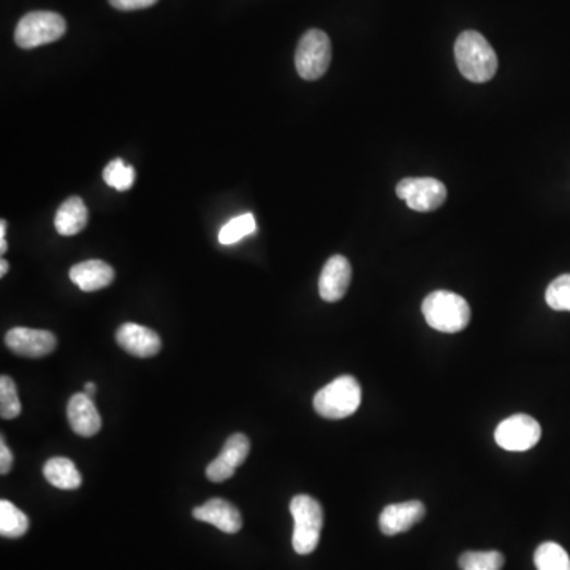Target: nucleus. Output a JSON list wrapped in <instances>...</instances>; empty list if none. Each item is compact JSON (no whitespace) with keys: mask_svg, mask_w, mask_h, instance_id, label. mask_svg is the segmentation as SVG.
I'll list each match as a JSON object with an SVG mask.
<instances>
[{"mask_svg":"<svg viewBox=\"0 0 570 570\" xmlns=\"http://www.w3.org/2000/svg\"><path fill=\"white\" fill-rule=\"evenodd\" d=\"M455 59L461 75L472 83H487L498 70V56L479 32L466 31L456 38Z\"/></svg>","mask_w":570,"mask_h":570,"instance_id":"obj_1","label":"nucleus"},{"mask_svg":"<svg viewBox=\"0 0 570 570\" xmlns=\"http://www.w3.org/2000/svg\"><path fill=\"white\" fill-rule=\"evenodd\" d=\"M426 323L442 333H458L468 327L471 308L460 295L447 290H436L422 304Z\"/></svg>","mask_w":570,"mask_h":570,"instance_id":"obj_2","label":"nucleus"},{"mask_svg":"<svg viewBox=\"0 0 570 570\" xmlns=\"http://www.w3.org/2000/svg\"><path fill=\"white\" fill-rule=\"evenodd\" d=\"M361 404V387L352 376H341L314 396L317 414L330 420H341L358 411Z\"/></svg>","mask_w":570,"mask_h":570,"instance_id":"obj_3","label":"nucleus"},{"mask_svg":"<svg viewBox=\"0 0 570 570\" xmlns=\"http://www.w3.org/2000/svg\"><path fill=\"white\" fill-rule=\"evenodd\" d=\"M290 513L295 521L293 550L298 555H309L319 545L323 528L322 506L308 494H298L290 502Z\"/></svg>","mask_w":570,"mask_h":570,"instance_id":"obj_4","label":"nucleus"},{"mask_svg":"<svg viewBox=\"0 0 570 570\" xmlns=\"http://www.w3.org/2000/svg\"><path fill=\"white\" fill-rule=\"evenodd\" d=\"M67 23L54 12H31L21 18L15 31V42L23 50L57 42L64 37Z\"/></svg>","mask_w":570,"mask_h":570,"instance_id":"obj_5","label":"nucleus"},{"mask_svg":"<svg viewBox=\"0 0 570 570\" xmlns=\"http://www.w3.org/2000/svg\"><path fill=\"white\" fill-rule=\"evenodd\" d=\"M331 62V42L325 32L311 29L301 37L295 53V67L303 80L314 81L327 73Z\"/></svg>","mask_w":570,"mask_h":570,"instance_id":"obj_6","label":"nucleus"},{"mask_svg":"<svg viewBox=\"0 0 570 570\" xmlns=\"http://www.w3.org/2000/svg\"><path fill=\"white\" fill-rule=\"evenodd\" d=\"M542 437V428L536 418L525 414L512 415L499 423L494 439L501 449L509 452H526L536 447Z\"/></svg>","mask_w":570,"mask_h":570,"instance_id":"obj_7","label":"nucleus"},{"mask_svg":"<svg viewBox=\"0 0 570 570\" xmlns=\"http://www.w3.org/2000/svg\"><path fill=\"white\" fill-rule=\"evenodd\" d=\"M396 195L417 213H430L444 205L447 189L439 179L406 178L396 186Z\"/></svg>","mask_w":570,"mask_h":570,"instance_id":"obj_8","label":"nucleus"},{"mask_svg":"<svg viewBox=\"0 0 570 570\" xmlns=\"http://www.w3.org/2000/svg\"><path fill=\"white\" fill-rule=\"evenodd\" d=\"M5 344L13 354L27 358H42L56 349L57 339L51 331L16 327L5 335Z\"/></svg>","mask_w":570,"mask_h":570,"instance_id":"obj_9","label":"nucleus"},{"mask_svg":"<svg viewBox=\"0 0 570 570\" xmlns=\"http://www.w3.org/2000/svg\"><path fill=\"white\" fill-rule=\"evenodd\" d=\"M251 452V442L244 434L236 433L228 437L221 455L206 468V477L211 482L221 483L235 474L236 468L246 461Z\"/></svg>","mask_w":570,"mask_h":570,"instance_id":"obj_10","label":"nucleus"},{"mask_svg":"<svg viewBox=\"0 0 570 570\" xmlns=\"http://www.w3.org/2000/svg\"><path fill=\"white\" fill-rule=\"evenodd\" d=\"M352 281V266L342 255H333L323 266L319 279L320 298L327 303H336L346 295Z\"/></svg>","mask_w":570,"mask_h":570,"instance_id":"obj_11","label":"nucleus"},{"mask_svg":"<svg viewBox=\"0 0 570 570\" xmlns=\"http://www.w3.org/2000/svg\"><path fill=\"white\" fill-rule=\"evenodd\" d=\"M119 347L127 354L138 358H149L159 354L162 341L156 331L138 323H124L116 333Z\"/></svg>","mask_w":570,"mask_h":570,"instance_id":"obj_12","label":"nucleus"},{"mask_svg":"<svg viewBox=\"0 0 570 570\" xmlns=\"http://www.w3.org/2000/svg\"><path fill=\"white\" fill-rule=\"evenodd\" d=\"M423 502L407 501L385 507L380 513L379 528L385 536H396L409 531L412 526L425 517Z\"/></svg>","mask_w":570,"mask_h":570,"instance_id":"obj_13","label":"nucleus"},{"mask_svg":"<svg viewBox=\"0 0 570 570\" xmlns=\"http://www.w3.org/2000/svg\"><path fill=\"white\" fill-rule=\"evenodd\" d=\"M194 518L216 526L225 534H236L243 526L240 510L225 499H209L203 506L195 507Z\"/></svg>","mask_w":570,"mask_h":570,"instance_id":"obj_14","label":"nucleus"},{"mask_svg":"<svg viewBox=\"0 0 570 570\" xmlns=\"http://www.w3.org/2000/svg\"><path fill=\"white\" fill-rule=\"evenodd\" d=\"M67 418L70 426L78 436L92 437L102 428V418L95 407L91 396L86 393H76L70 398L67 406Z\"/></svg>","mask_w":570,"mask_h":570,"instance_id":"obj_15","label":"nucleus"},{"mask_svg":"<svg viewBox=\"0 0 570 570\" xmlns=\"http://www.w3.org/2000/svg\"><path fill=\"white\" fill-rule=\"evenodd\" d=\"M69 276L70 281L78 285L83 292H97L114 281V270L102 260H88L76 263Z\"/></svg>","mask_w":570,"mask_h":570,"instance_id":"obj_16","label":"nucleus"},{"mask_svg":"<svg viewBox=\"0 0 570 570\" xmlns=\"http://www.w3.org/2000/svg\"><path fill=\"white\" fill-rule=\"evenodd\" d=\"M88 208L80 197H70L57 209L54 227L62 236H73L83 232L88 225Z\"/></svg>","mask_w":570,"mask_h":570,"instance_id":"obj_17","label":"nucleus"},{"mask_svg":"<svg viewBox=\"0 0 570 570\" xmlns=\"http://www.w3.org/2000/svg\"><path fill=\"white\" fill-rule=\"evenodd\" d=\"M43 474H45L46 480L59 490H76L83 482L75 463L69 458H62V456H56V458L46 461L45 466H43Z\"/></svg>","mask_w":570,"mask_h":570,"instance_id":"obj_18","label":"nucleus"},{"mask_svg":"<svg viewBox=\"0 0 570 570\" xmlns=\"http://www.w3.org/2000/svg\"><path fill=\"white\" fill-rule=\"evenodd\" d=\"M29 529V518L23 510H19L15 504L2 499L0 501V534L8 539L23 537Z\"/></svg>","mask_w":570,"mask_h":570,"instance_id":"obj_19","label":"nucleus"},{"mask_svg":"<svg viewBox=\"0 0 570 570\" xmlns=\"http://www.w3.org/2000/svg\"><path fill=\"white\" fill-rule=\"evenodd\" d=\"M537 570H570V558L567 551L556 542L539 545L534 553Z\"/></svg>","mask_w":570,"mask_h":570,"instance_id":"obj_20","label":"nucleus"},{"mask_svg":"<svg viewBox=\"0 0 570 570\" xmlns=\"http://www.w3.org/2000/svg\"><path fill=\"white\" fill-rule=\"evenodd\" d=\"M458 563L461 570H501L504 567V555L496 550L466 551Z\"/></svg>","mask_w":570,"mask_h":570,"instance_id":"obj_21","label":"nucleus"},{"mask_svg":"<svg viewBox=\"0 0 570 570\" xmlns=\"http://www.w3.org/2000/svg\"><path fill=\"white\" fill-rule=\"evenodd\" d=\"M255 230H257V224H255L254 216L251 213L241 214L222 227L219 241L225 246H230V244L243 240L244 236L252 235Z\"/></svg>","mask_w":570,"mask_h":570,"instance_id":"obj_22","label":"nucleus"},{"mask_svg":"<svg viewBox=\"0 0 570 570\" xmlns=\"http://www.w3.org/2000/svg\"><path fill=\"white\" fill-rule=\"evenodd\" d=\"M103 181L113 189L129 190L135 183V170L124 164V160L114 159L103 170Z\"/></svg>","mask_w":570,"mask_h":570,"instance_id":"obj_23","label":"nucleus"},{"mask_svg":"<svg viewBox=\"0 0 570 570\" xmlns=\"http://www.w3.org/2000/svg\"><path fill=\"white\" fill-rule=\"evenodd\" d=\"M21 414L18 390L12 377H0V415L4 420H13Z\"/></svg>","mask_w":570,"mask_h":570,"instance_id":"obj_24","label":"nucleus"},{"mask_svg":"<svg viewBox=\"0 0 570 570\" xmlns=\"http://www.w3.org/2000/svg\"><path fill=\"white\" fill-rule=\"evenodd\" d=\"M545 301L555 311L570 312V274H563L548 285Z\"/></svg>","mask_w":570,"mask_h":570,"instance_id":"obj_25","label":"nucleus"},{"mask_svg":"<svg viewBox=\"0 0 570 570\" xmlns=\"http://www.w3.org/2000/svg\"><path fill=\"white\" fill-rule=\"evenodd\" d=\"M159 0H110L116 10L121 12H133V10H141V8H149L157 4Z\"/></svg>","mask_w":570,"mask_h":570,"instance_id":"obj_26","label":"nucleus"},{"mask_svg":"<svg viewBox=\"0 0 570 570\" xmlns=\"http://www.w3.org/2000/svg\"><path fill=\"white\" fill-rule=\"evenodd\" d=\"M13 453L8 449L4 439L0 441V474L5 475L12 471Z\"/></svg>","mask_w":570,"mask_h":570,"instance_id":"obj_27","label":"nucleus"},{"mask_svg":"<svg viewBox=\"0 0 570 570\" xmlns=\"http://www.w3.org/2000/svg\"><path fill=\"white\" fill-rule=\"evenodd\" d=\"M95 392H97V385L92 384V382H88V384H86V387H84V393H86L88 396H91V398H94Z\"/></svg>","mask_w":570,"mask_h":570,"instance_id":"obj_28","label":"nucleus"},{"mask_svg":"<svg viewBox=\"0 0 570 570\" xmlns=\"http://www.w3.org/2000/svg\"><path fill=\"white\" fill-rule=\"evenodd\" d=\"M8 271V262L7 260H2V262H0V276H5V274H7Z\"/></svg>","mask_w":570,"mask_h":570,"instance_id":"obj_29","label":"nucleus"}]
</instances>
